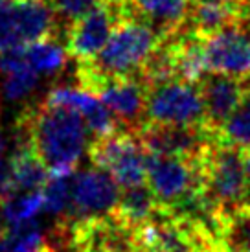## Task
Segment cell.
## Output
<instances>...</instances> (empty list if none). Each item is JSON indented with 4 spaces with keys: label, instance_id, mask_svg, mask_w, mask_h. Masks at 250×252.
<instances>
[{
    "label": "cell",
    "instance_id": "obj_23",
    "mask_svg": "<svg viewBox=\"0 0 250 252\" xmlns=\"http://www.w3.org/2000/svg\"><path fill=\"white\" fill-rule=\"evenodd\" d=\"M17 191L15 188V175H13V164L11 158H0V203L6 201Z\"/></svg>",
    "mask_w": 250,
    "mask_h": 252
},
{
    "label": "cell",
    "instance_id": "obj_28",
    "mask_svg": "<svg viewBox=\"0 0 250 252\" xmlns=\"http://www.w3.org/2000/svg\"><path fill=\"white\" fill-rule=\"evenodd\" d=\"M44 252H56V251H54L52 247H48V249H46V251H44Z\"/></svg>",
    "mask_w": 250,
    "mask_h": 252
},
{
    "label": "cell",
    "instance_id": "obj_16",
    "mask_svg": "<svg viewBox=\"0 0 250 252\" xmlns=\"http://www.w3.org/2000/svg\"><path fill=\"white\" fill-rule=\"evenodd\" d=\"M241 6H226V4H210V2H191L186 24L195 33L208 39L219 30L239 21Z\"/></svg>",
    "mask_w": 250,
    "mask_h": 252
},
{
    "label": "cell",
    "instance_id": "obj_4",
    "mask_svg": "<svg viewBox=\"0 0 250 252\" xmlns=\"http://www.w3.org/2000/svg\"><path fill=\"white\" fill-rule=\"evenodd\" d=\"M147 157L138 133L127 129L97 138L91 147L94 166L109 171L122 188L140 186L147 181Z\"/></svg>",
    "mask_w": 250,
    "mask_h": 252
},
{
    "label": "cell",
    "instance_id": "obj_14",
    "mask_svg": "<svg viewBox=\"0 0 250 252\" xmlns=\"http://www.w3.org/2000/svg\"><path fill=\"white\" fill-rule=\"evenodd\" d=\"M132 17L151 24L162 39L184 26L191 0H127Z\"/></svg>",
    "mask_w": 250,
    "mask_h": 252
},
{
    "label": "cell",
    "instance_id": "obj_8",
    "mask_svg": "<svg viewBox=\"0 0 250 252\" xmlns=\"http://www.w3.org/2000/svg\"><path fill=\"white\" fill-rule=\"evenodd\" d=\"M120 184L101 168H91L72 175V206L61 221H85L112 216L120 201Z\"/></svg>",
    "mask_w": 250,
    "mask_h": 252
},
{
    "label": "cell",
    "instance_id": "obj_19",
    "mask_svg": "<svg viewBox=\"0 0 250 252\" xmlns=\"http://www.w3.org/2000/svg\"><path fill=\"white\" fill-rule=\"evenodd\" d=\"M216 138L217 142L250 149V83L239 107L222 124V127L216 133Z\"/></svg>",
    "mask_w": 250,
    "mask_h": 252
},
{
    "label": "cell",
    "instance_id": "obj_2",
    "mask_svg": "<svg viewBox=\"0 0 250 252\" xmlns=\"http://www.w3.org/2000/svg\"><path fill=\"white\" fill-rule=\"evenodd\" d=\"M162 35L138 17H127L112 32L109 42L94 59L79 63L77 77L83 89L96 94L107 79L134 77L158 48Z\"/></svg>",
    "mask_w": 250,
    "mask_h": 252
},
{
    "label": "cell",
    "instance_id": "obj_1",
    "mask_svg": "<svg viewBox=\"0 0 250 252\" xmlns=\"http://www.w3.org/2000/svg\"><path fill=\"white\" fill-rule=\"evenodd\" d=\"M19 124L26 127L31 147L50 173L68 175L85 155L89 129L76 109L42 101L37 109L24 112Z\"/></svg>",
    "mask_w": 250,
    "mask_h": 252
},
{
    "label": "cell",
    "instance_id": "obj_17",
    "mask_svg": "<svg viewBox=\"0 0 250 252\" xmlns=\"http://www.w3.org/2000/svg\"><path fill=\"white\" fill-rule=\"evenodd\" d=\"M24 54L28 64L39 76H57L68 61V50L52 37L26 44Z\"/></svg>",
    "mask_w": 250,
    "mask_h": 252
},
{
    "label": "cell",
    "instance_id": "obj_3",
    "mask_svg": "<svg viewBox=\"0 0 250 252\" xmlns=\"http://www.w3.org/2000/svg\"><path fill=\"white\" fill-rule=\"evenodd\" d=\"M243 153L241 147L216 140L202 158L204 191L224 217L250 210V182Z\"/></svg>",
    "mask_w": 250,
    "mask_h": 252
},
{
    "label": "cell",
    "instance_id": "obj_10",
    "mask_svg": "<svg viewBox=\"0 0 250 252\" xmlns=\"http://www.w3.org/2000/svg\"><path fill=\"white\" fill-rule=\"evenodd\" d=\"M206 56L210 72L247 81L250 77V17H239L237 22L208 37Z\"/></svg>",
    "mask_w": 250,
    "mask_h": 252
},
{
    "label": "cell",
    "instance_id": "obj_18",
    "mask_svg": "<svg viewBox=\"0 0 250 252\" xmlns=\"http://www.w3.org/2000/svg\"><path fill=\"white\" fill-rule=\"evenodd\" d=\"M2 216L9 226L31 223L44 210L42 191H15L11 197L0 203Z\"/></svg>",
    "mask_w": 250,
    "mask_h": 252
},
{
    "label": "cell",
    "instance_id": "obj_11",
    "mask_svg": "<svg viewBox=\"0 0 250 252\" xmlns=\"http://www.w3.org/2000/svg\"><path fill=\"white\" fill-rule=\"evenodd\" d=\"M56 15L50 0H7L2 6V17L9 46H26L52 37Z\"/></svg>",
    "mask_w": 250,
    "mask_h": 252
},
{
    "label": "cell",
    "instance_id": "obj_26",
    "mask_svg": "<svg viewBox=\"0 0 250 252\" xmlns=\"http://www.w3.org/2000/svg\"><path fill=\"white\" fill-rule=\"evenodd\" d=\"M243 166H245V173H247V179L250 182V149H245L243 153Z\"/></svg>",
    "mask_w": 250,
    "mask_h": 252
},
{
    "label": "cell",
    "instance_id": "obj_21",
    "mask_svg": "<svg viewBox=\"0 0 250 252\" xmlns=\"http://www.w3.org/2000/svg\"><path fill=\"white\" fill-rule=\"evenodd\" d=\"M41 191L46 214L61 217V219L68 216L70 206H72V177L70 173L68 175L52 173V177H48V181Z\"/></svg>",
    "mask_w": 250,
    "mask_h": 252
},
{
    "label": "cell",
    "instance_id": "obj_12",
    "mask_svg": "<svg viewBox=\"0 0 250 252\" xmlns=\"http://www.w3.org/2000/svg\"><path fill=\"white\" fill-rule=\"evenodd\" d=\"M147 87L142 77H116L107 79L97 87L96 96L103 99V103L118 118L120 126L127 131L138 133L146 126V103Z\"/></svg>",
    "mask_w": 250,
    "mask_h": 252
},
{
    "label": "cell",
    "instance_id": "obj_27",
    "mask_svg": "<svg viewBox=\"0 0 250 252\" xmlns=\"http://www.w3.org/2000/svg\"><path fill=\"white\" fill-rule=\"evenodd\" d=\"M239 17H250V0H243V4H241V15Z\"/></svg>",
    "mask_w": 250,
    "mask_h": 252
},
{
    "label": "cell",
    "instance_id": "obj_9",
    "mask_svg": "<svg viewBox=\"0 0 250 252\" xmlns=\"http://www.w3.org/2000/svg\"><path fill=\"white\" fill-rule=\"evenodd\" d=\"M142 144L149 153L201 160L217 140L206 126H153L146 124L138 131Z\"/></svg>",
    "mask_w": 250,
    "mask_h": 252
},
{
    "label": "cell",
    "instance_id": "obj_20",
    "mask_svg": "<svg viewBox=\"0 0 250 252\" xmlns=\"http://www.w3.org/2000/svg\"><path fill=\"white\" fill-rule=\"evenodd\" d=\"M48 247V238L35 221L9 226L6 236L0 239V252H44Z\"/></svg>",
    "mask_w": 250,
    "mask_h": 252
},
{
    "label": "cell",
    "instance_id": "obj_7",
    "mask_svg": "<svg viewBox=\"0 0 250 252\" xmlns=\"http://www.w3.org/2000/svg\"><path fill=\"white\" fill-rule=\"evenodd\" d=\"M202 158L201 160H186L181 157L149 153L147 157V182L162 208H169L171 204L181 201L189 191L204 186Z\"/></svg>",
    "mask_w": 250,
    "mask_h": 252
},
{
    "label": "cell",
    "instance_id": "obj_13",
    "mask_svg": "<svg viewBox=\"0 0 250 252\" xmlns=\"http://www.w3.org/2000/svg\"><path fill=\"white\" fill-rule=\"evenodd\" d=\"M197 85L204 101V126L217 133L230 118V114L239 107L249 89V79L245 81L217 72H208Z\"/></svg>",
    "mask_w": 250,
    "mask_h": 252
},
{
    "label": "cell",
    "instance_id": "obj_22",
    "mask_svg": "<svg viewBox=\"0 0 250 252\" xmlns=\"http://www.w3.org/2000/svg\"><path fill=\"white\" fill-rule=\"evenodd\" d=\"M101 2H105V0H50L54 11L66 21H76Z\"/></svg>",
    "mask_w": 250,
    "mask_h": 252
},
{
    "label": "cell",
    "instance_id": "obj_5",
    "mask_svg": "<svg viewBox=\"0 0 250 252\" xmlns=\"http://www.w3.org/2000/svg\"><path fill=\"white\" fill-rule=\"evenodd\" d=\"M146 124L153 126H204V101L197 83L173 79L149 87Z\"/></svg>",
    "mask_w": 250,
    "mask_h": 252
},
{
    "label": "cell",
    "instance_id": "obj_24",
    "mask_svg": "<svg viewBox=\"0 0 250 252\" xmlns=\"http://www.w3.org/2000/svg\"><path fill=\"white\" fill-rule=\"evenodd\" d=\"M191 2H210V4H226V6L239 7L243 4V0H191Z\"/></svg>",
    "mask_w": 250,
    "mask_h": 252
},
{
    "label": "cell",
    "instance_id": "obj_6",
    "mask_svg": "<svg viewBox=\"0 0 250 252\" xmlns=\"http://www.w3.org/2000/svg\"><path fill=\"white\" fill-rule=\"evenodd\" d=\"M132 17L127 0H105L72 21L66 35V50L77 63L91 61L109 42L120 22Z\"/></svg>",
    "mask_w": 250,
    "mask_h": 252
},
{
    "label": "cell",
    "instance_id": "obj_15",
    "mask_svg": "<svg viewBox=\"0 0 250 252\" xmlns=\"http://www.w3.org/2000/svg\"><path fill=\"white\" fill-rule=\"evenodd\" d=\"M125 191L120 195L118 206L112 216L118 217L122 223L131 226L132 230H138L146 226L149 221H153L158 216L162 206L156 201L155 193L149 186H132V188H124Z\"/></svg>",
    "mask_w": 250,
    "mask_h": 252
},
{
    "label": "cell",
    "instance_id": "obj_25",
    "mask_svg": "<svg viewBox=\"0 0 250 252\" xmlns=\"http://www.w3.org/2000/svg\"><path fill=\"white\" fill-rule=\"evenodd\" d=\"M7 146H9V142H7V136L2 131H0V158H4L7 153Z\"/></svg>",
    "mask_w": 250,
    "mask_h": 252
}]
</instances>
